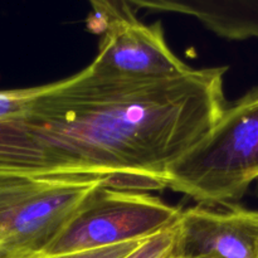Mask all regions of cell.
Returning <instances> with one entry per match:
<instances>
[{"label":"cell","mask_w":258,"mask_h":258,"mask_svg":"<svg viewBox=\"0 0 258 258\" xmlns=\"http://www.w3.org/2000/svg\"><path fill=\"white\" fill-rule=\"evenodd\" d=\"M176 239L178 224L143 241L125 258H179Z\"/></svg>","instance_id":"8"},{"label":"cell","mask_w":258,"mask_h":258,"mask_svg":"<svg viewBox=\"0 0 258 258\" xmlns=\"http://www.w3.org/2000/svg\"><path fill=\"white\" fill-rule=\"evenodd\" d=\"M38 92L39 86L0 91V121L18 117L27 112Z\"/></svg>","instance_id":"9"},{"label":"cell","mask_w":258,"mask_h":258,"mask_svg":"<svg viewBox=\"0 0 258 258\" xmlns=\"http://www.w3.org/2000/svg\"><path fill=\"white\" fill-rule=\"evenodd\" d=\"M180 216V208L158 197L102 183L86 197L42 254L75 253L145 241L175 227Z\"/></svg>","instance_id":"4"},{"label":"cell","mask_w":258,"mask_h":258,"mask_svg":"<svg viewBox=\"0 0 258 258\" xmlns=\"http://www.w3.org/2000/svg\"><path fill=\"white\" fill-rule=\"evenodd\" d=\"M88 27L101 42L88 71L98 77L128 81L175 78L191 71L166 43L161 22L145 24L122 0H88Z\"/></svg>","instance_id":"5"},{"label":"cell","mask_w":258,"mask_h":258,"mask_svg":"<svg viewBox=\"0 0 258 258\" xmlns=\"http://www.w3.org/2000/svg\"><path fill=\"white\" fill-rule=\"evenodd\" d=\"M134 9L176 13L229 40L258 39V0H122Z\"/></svg>","instance_id":"7"},{"label":"cell","mask_w":258,"mask_h":258,"mask_svg":"<svg viewBox=\"0 0 258 258\" xmlns=\"http://www.w3.org/2000/svg\"><path fill=\"white\" fill-rule=\"evenodd\" d=\"M143 242V241H141ZM141 242H128L117 246L105 247V248L92 249V251L75 252V253L62 254H37L27 258H125L127 257Z\"/></svg>","instance_id":"10"},{"label":"cell","mask_w":258,"mask_h":258,"mask_svg":"<svg viewBox=\"0 0 258 258\" xmlns=\"http://www.w3.org/2000/svg\"><path fill=\"white\" fill-rule=\"evenodd\" d=\"M224 211L198 206L181 211L179 258H258V211L227 204Z\"/></svg>","instance_id":"6"},{"label":"cell","mask_w":258,"mask_h":258,"mask_svg":"<svg viewBox=\"0 0 258 258\" xmlns=\"http://www.w3.org/2000/svg\"><path fill=\"white\" fill-rule=\"evenodd\" d=\"M258 183V86L224 107L208 134L169 170L168 188L198 204H233Z\"/></svg>","instance_id":"2"},{"label":"cell","mask_w":258,"mask_h":258,"mask_svg":"<svg viewBox=\"0 0 258 258\" xmlns=\"http://www.w3.org/2000/svg\"><path fill=\"white\" fill-rule=\"evenodd\" d=\"M227 67L175 78L98 77L86 67L39 86L27 112L0 121V176L105 179L128 190L168 188L169 170L226 107Z\"/></svg>","instance_id":"1"},{"label":"cell","mask_w":258,"mask_h":258,"mask_svg":"<svg viewBox=\"0 0 258 258\" xmlns=\"http://www.w3.org/2000/svg\"><path fill=\"white\" fill-rule=\"evenodd\" d=\"M95 178L0 176V258L42 254L70 222Z\"/></svg>","instance_id":"3"}]
</instances>
